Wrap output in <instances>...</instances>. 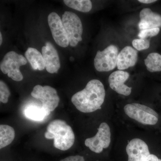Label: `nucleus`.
Returning <instances> with one entry per match:
<instances>
[{
	"label": "nucleus",
	"instance_id": "nucleus-1",
	"mask_svg": "<svg viewBox=\"0 0 161 161\" xmlns=\"http://www.w3.org/2000/svg\"><path fill=\"white\" fill-rule=\"evenodd\" d=\"M105 95L103 84L93 79L88 82L83 90L73 95L71 102L80 112L91 113L101 108Z\"/></svg>",
	"mask_w": 161,
	"mask_h": 161
},
{
	"label": "nucleus",
	"instance_id": "nucleus-2",
	"mask_svg": "<svg viewBox=\"0 0 161 161\" xmlns=\"http://www.w3.org/2000/svg\"><path fill=\"white\" fill-rule=\"evenodd\" d=\"M44 136L47 139H54L55 148L63 151L68 150L75 143V133L71 127L60 119L50 123Z\"/></svg>",
	"mask_w": 161,
	"mask_h": 161
},
{
	"label": "nucleus",
	"instance_id": "nucleus-3",
	"mask_svg": "<svg viewBox=\"0 0 161 161\" xmlns=\"http://www.w3.org/2000/svg\"><path fill=\"white\" fill-rule=\"evenodd\" d=\"M27 64L26 59L22 55L14 51L8 52L4 56L0 64L1 71L15 81L23 80V75L20 70L22 65Z\"/></svg>",
	"mask_w": 161,
	"mask_h": 161
},
{
	"label": "nucleus",
	"instance_id": "nucleus-4",
	"mask_svg": "<svg viewBox=\"0 0 161 161\" xmlns=\"http://www.w3.org/2000/svg\"><path fill=\"white\" fill-rule=\"evenodd\" d=\"M124 109L130 118L143 125H153L158 122V113L147 106L137 103L128 104L124 107Z\"/></svg>",
	"mask_w": 161,
	"mask_h": 161
},
{
	"label": "nucleus",
	"instance_id": "nucleus-5",
	"mask_svg": "<svg viewBox=\"0 0 161 161\" xmlns=\"http://www.w3.org/2000/svg\"><path fill=\"white\" fill-rule=\"evenodd\" d=\"M62 22L69 41V45L76 47L82 40L83 27L80 18L74 13L64 12Z\"/></svg>",
	"mask_w": 161,
	"mask_h": 161
},
{
	"label": "nucleus",
	"instance_id": "nucleus-6",
	"mask_svg": "<svg viewBox=\"0 0 161 161\" xmlns=\"http://www.w3.org/2000/svg\"><path fill=\"white\" fill-rule=\"evenodd\" d=\"M31 95L33 98L41 101L42 108L48 115L58 107L60 102L57 91L49 86L36 85L31 92Z\"/></svg>",
	"mask_w": 161,
	"mask_h": 161
},
{
	"label": "nucleus",
	"instance_id": "nucleus-7",
	"mask_svg": "<svg viewBox=\"0 0 161 161\" xmlns=\"http://www.w3.org/2000/svg\"><path fill=\"white\" fill-rule=\"evenodd\" d=\"M119 53L118 47L110 45L102 51H98L94 59V65L98 71L108 72L117 66Z\"/></svg>",
	"mask_w": 161,
	"mask_h": 161
},
{
	"label": "nucleus",
	"instance_id": "nucleus-8",
	"mask_svg": "<svg viewBox=\"0 0 161 161\" xmlns=\"http://www.w3.org/2000/svg\"><path fill=\"white\" fill-rule=\"evenodd\" d=\"M111 136L109 126L106 123H102L98 127L96 135L87 138L85 141V144L93 152L99 153L102 152L103 149H106L110 146Z\"/></svg>",
	"mask_w": 161,
	"mask_h": 161
},
{
	"label": "nucleus",
	"instance_id": "nucleus-9",
	"mask_svg": "<svg viewBox=\"0 0 161 161\" xmlns=\"http://www.w3.org/2000/svg\"><path fill=\"white\" fill-rule=\"evenodd\" d=\"M47 19L52 36L56 43L61 47L68 46L69 41L60 17L56 13L52 12L48 15Z\"/></svg>",
	"mask_w": 161,
	"mask_h": 161
},
{
	"label": "nucleus",
	"instance_id": "nucleus-10",
	"mask_svg": "<svg viewBox=\"0 0 161 161\" xmlns=\"http://www.w3.org/2000/svg\"><path fill=\"white\" fill-rule=\"evenodd\" d=\"M128 161H146L150 154L148 145L139 138H134L127 145Z\"/></svg>",
	"mask_w": 161,
	"mask_h": 161
},
{
	"label": "nucleus",
	"instance_id": "nucleus-11",
	"mask_svg": "<svg viewBox=\"0 0 161 161\" xmlns=\"http://www.w3.org/2000/svg\"><path fill=\"white\" fill-rule=\"evenodd\" d=\"M130 77V74L123 70H117L110 75L108 82L111 88L119 94L129 96L132 92V88L125 83Z\"/></svg>",
	"mask_w": 161,
	"mask_h": 161
},
{
	"label": "nucleus",
	"instance_id": "nucleus-12",
	"mask_svg": "<svg viewBox=\"0 0 161 161\" xmlns=\"http://www.w3.org/2000/svg\"><path fill=\"white\" fill-rule=\"evenodd\" d=\"M45 69L50 74L58 73L60 67L59 55L57 50L50 42H47L42 48Z\"/></svg>",
	"mask_w": 161,
	"mask_h": 161
},
{
	"label": "nucleus",
	"instance_id": "nucleus-13",
	"mask_svg": "<svg viewBox=\"0 0 161 161\" xmlns=\"http://www.w3.org/2000/svg\"><path fill=\"white\" fill-rule=\"evenodd\" d=\"M138 27L141 31L161 27V15L150 8H144L140 13Z\"/></svg>",
	"mask_w": 161,
	"mask_h": 161
},
{
	"label": "nucleus",
	"instance_id": "nucleus-14",
	"mask_svg": "<svg viewBox=\"0 0 161 161\" xmlns=\"http://www.w3.org/2000/svg\"><path fill=\"white\" fill-rule=\"evenodd\" d=\"M138 53L136 50L127 46L119 52L117 58V67L119 70L133 67L137 62Z\"/></svg>",
	"mask_w": 161,
	"mask_h": 161
},
{
	"label": "nucleus",
	"instance_id": "nucleus-15",
	"mask_svg": "<svg viewBox=\"0 0 161 161\" xmlns=\"http://www.w3.org/2000/svg\"><path fill=\"white\" fill-rule=\"evenodd\" d=\"M25 55L35 70H43L45 68L43 55L36 48L29 47L26 51Z\"/></svg>",
	"mask_w": 161,
	"mask_h": 161
},
{
	"label": "nucleus",
	"instance_id": "nucleus-16",
	"mask_svg": "<svg viewBox=\"0 0 161 161\" xmlns=\"http://www.w3.org/2000/svg\"><path fill=\"white\" fill-rule=\"evenodd\" d=\"M15 131L12 127L6 125H0V149L10 145L14 140Z\"/></svg>",
	"mask_w": 161,
	"mask_h": 161
},
{
	"label": "nucleus",
	"instance_id": "nucleus-17",
	"mask_svg": "<svg viewBox=\"0 0 161 161\" xmlns=\"http://www.w3.org/2000/svg\"><path fill=\"white\" fill-rule=\"evenodd\" d=\"M24 113L26 118L36 121L43 120L46 116L49 115L42 107L40 108L34 105L26 107L24 111Z\"/></svg>",
	"mask_w": 161,
	"mask_h": 161
},
{
	"label": "nucleus",
	"instance_id": "nucleus-18",
	"mask_svg": "<svg viewBox=\"0 0 161 161\" xmlns=\"http://www.w3.org/2000/svg\"><path fill=\"white\" fill-rule=\"evenodd\" d=\"M147 69L149 72L161 71V55L156 53H150L144 60Z\"/></svg>",
	"mask_w": 161,
	"mask_h": 161
},
{
	"label": "nucleus",
	"instance_id": "nucleus-19",
	"mask_svg": "<svg viewBox=\"0 0 161 161\" xmlns=\"http://www.w3.org/2000/svg\"><path fill=\"white\" fill-rule=\"evenodd\" d=\"M63 2L70 8L82 12H88L92 8V3L90 0H64Z\"/></svg>",
	"mask_w": 161,
	"mask_h": 161
},
{
	"label": "nucleus",
	"instance_id": "nucleus-20",
	"mask_svg": "<svg viewBox=\"0 0 161 161\" xmlns=\"http://www.w3.org/2000/svg\"><path fill=\"white\" fill-rule=\"evenodd\" d=\"M132 46L138 51L148 49L150 47V42L147 39H136L132 41Z\"/></svg>",
	"mask_w": 161,
	"mask_h": 161
},
{
	"label": "nucleus",
	"instance_id": "nucleus-21",
	"mask_svg": "<svg viewBox=\"0 0 161 161\" xmlns=\"http://www.w3.org/2000/svg\"><path fill=\"white\" fill-rule=\"evenodd\" d=\"M10 92L9 88L3 80L0 81V101L4 103H6L10 96Z\"/></svg>",
	"mask_w": 161,
	"mask_h": 161
},
{
	"label": "nucleus",
	"instance_id": "nucleus-22",
	"mask_svg": "<svg viewBox=\"0 0 161 161\" xmlns=\"http://www.w3.org/2000/svg\"><path fill=\"white\" fill-rule=\"evenodd\" d=\"M159 28L143 30L140 31L138 33V36L140 39H147L148 37H152L158 35L159 32Z\"/></svg>",
	"mask_w": 161,
	"mask_h": 161
},
{
	"label": "nucleus",
	"instance_id": "nucleus-23",
	"mask_svg": "<svg viewBox=\"0 0 161 161\" xmlns=\"http://www.w3.org/2000/svg\"><path fill=\"white\" fill-rule=\"evenodd\" d=\"M60 161H85L83 157L81 156H70L64 158Z\"/></svg>",
	"mask_w": 161,
	"mask_h": 161
},
{
	"label": "nucleus",
	"instance_id": "nucleus-24",
	"mask_svg": "<svg viewBox=\"0 0 161 161\" xmlns=\"http://www.w3.org/2000/svg\"><path fill=\"white\" fill-rule=\"evenodd\" d=\"M159 159L154 154H150L147 158L146 161H159Z\"/></svg>",
	"mask_w": 161,
	"mask_h": 161
},
{
	"label": "nucleus",
	"instance_id": "nucleus-25",
	"mask_svg": "<svg viewBox=\"0 0 161 161\" xmlns=\"http://www.w3.org/2000/svg\"><path fill=\"white\" fill-rule=\"evenodd\" d=\"M138 1L139 3H144V4H150V3L157 2L156 0H139Z\"/></svg>",
	"mask_w": 161,
	"mask_h": 161
},
{
	"label": "nucleus",
	"instance_id": "nucleus-26",
	"mask_svg": "<svg viewBox=\"0 0 161 161\" xmlns=\"http://www.w3.org/2000/svg\"><path fill=\"white\" fill-rule=\"evenodd\" d=\"M3 42V36H2V33H0V45H2Z\"/></svg>",
	"mask_w": 161,
	"mask_h": 161
},
{
	"label": "nucleus",
	"instance_id": "nucleus-27",
	"mask_svg": "<svg viewBox=\"0 0 161 161\" xmlns=\"http://www.w3.org/2000/svg\"><path fill=\"white\" fill-rule=\"evenodd\" d=\"M159 161H161V159H159Z\"/></svg>",
	"mask_w": 161,
	"mask_h": 161
}]
</instances>
